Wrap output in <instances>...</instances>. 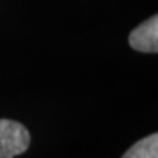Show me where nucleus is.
Returning a JSON list of instances; mask_svg holds the SVG:
<instances>
[{"instance_id": "1", "label": "nucleus", "mask_w": 158, "mask_h": 158, "mask_svg": "<svg viewBox=\"0 0 158 158\" xmlns=\"http://www.w3.org/2000/svg\"><path fill=\"white\" fill-rule=\"evenodd\" d=\"M31 134L18 121L0 119V158H15L29 148Z\"/></svg>"}, {"instance_id": "2", "label": "nucleus", "mask_w": 158, "mask_h": 158, "mask_svg": "<svg viewBox=\"0 0 158 158\" xmlns=\"http://www.w3.org/2000/svg\"><path fill=\"white\" fill-rule=\"evenodd\" d=\"M129 45L137 52L156 53L158 52V16L153 15L142 24L134 27L129 34Z\"/></svg>"}, {"instance_id": "3", "label": "nucleus", "mask_w": 158, "mask_h": 158, "mask_svg": "<svg viewBox=\"0 0 158 158\" xmlns=\"http://www.w3.org/2000/svg\"><path fill=\"white\" fill-rule=\"evenodd\" d=\"M121 158H158V135L153 132L140 139Z\"/></svg>"}]
</instances>
